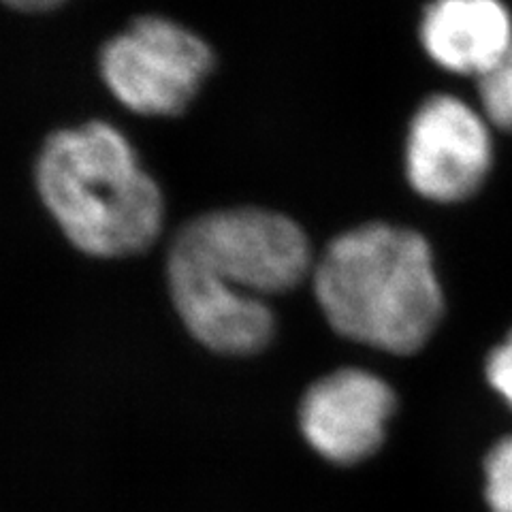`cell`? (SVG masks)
Segmentation results:
<instances>
[{
    "label": "cell",
    "instance_id": "cell-4",
    "mask_svg": "<svg viewBox=\"0 0 512 512\" xmlns=\"http://www.w3.org/2000/svg\"><path fill=\"white\" fill-rule=\"evenodd\" d=\"M210 45L171 20L139 18L101 54V75L135 114L175 116L188 107L212 71Z\"/></svg>",
    "mask_w": 512,
    "mask_h": 512
},
{
    "label": "cell",
    "instance_id": "cell-10",
    "mask_svg": "<svg viewBox=\"0 0 512 512\" xmlns=\"http://www.w3.org/2000/svg\"><path fill=\"white\" fill-rule=\"evenodd\" d=\"M487 378L491 382V387L512 406V331L508 338L491 352V357L487 361Z\"/></svg>",
    "mask_w": 512,
    "mask_h": 512
},
{
    "label": "cell",
    "instance_id": "cell-6",
    "mask_svg": "<svg viewBox=\"0 0 512 512\" xmlns=\"http://www.w3.org/2000/svg\"><path fill=\"white\" fill-rule=\"evenodd\" d=\"M395 399L387 382L361 370L318 380L303 397L301 429L316 451L335 463H355L382 442Z\"/></svg>",
    "mask_w": 512,
    "mask_h": 512
},
{
    "label": "cell",
    "instance_id": "cell-2",
    "mask_svg": "<svg viewBox=\"0 0 512 512\" xmlns=\"http://www.w3.org/2000/svg\"><path fill=\"white\" fill-rule=\"evenodd\" d=\"M314 293L344 338L397 355L419 350L444 310L427 239L382 222L333 239L314 267Z\"/></svg>",
    "mask_w": 512,
    "mask_h": 512
},
{
    "label": "cell",
    "instance_id": "cell-11",
    "mask_svg": "<svg viewBox=\"0 0 512 512\" xmlns=\"http://www.w3.org/2000/svg\"><path fill=\"white\" fill-rule=\"evenodd\" d=\"M0 3H5L13 9H20V11H47V9H54V7L62 5L64 0H0Z\"/></svg>",
    "mask_w": 512,
    "mask_h": 512
},
{
    "label": "cell",
    "instance_id": "cell-7",
    "mask_svg": "<svg viewBox=\"0 0 512 512\" xmlns=\"http://www.w3.org/2000/svg\"><path fill=\"white\" fill-rule=\"evenodd\" d=\"M419 35L442 69L480 79L512 50V18L502 0H434Z\"/></svg>",
    "mask_w": 512,
    "mask_h": 512
},
{
    "label": "cell",
    "instance_id": "cell-9",
    "mask_svg": "<svg viewBox=\"0 0 512 512\" xmlns=\"http://www.w3.org/2000/svg\"><path fill=\"white\" fill-rule=\"evenodd\" d=\"M487 502L493 512H512V438L502 440L487 457Z\"/></svg>",
    "mask_w": 512,
    "mask_h": 512
},
{
    "label": "cell",
    "instance_id": "cell-8",
    "mask_svg": "<svg viewBox=\"0 0 512 512\" xmlns=\"http://www.w3.org/2000/svg\"><path fill=\"white\" fill-rule=\"evenodd\" d=\"M478 92L487 120L512 131V50L480 77Z\"/></svg>",
    "mask_w": 512,
    "mask_h": 512
},
{
    "label": "cell",
    "instance_id": "cell-3",
    "mask_svg": "<svg viewBox=\"0 0 512 512\" xmlns=\"http://www.w3.org/2000/svg\"><path fill=\"white\" fill-rule=\"evenodd\" d=\"M37 186L69 242L92 256L146 250L163 227V195L128 139L105 122L54 133L37 160Z\"/></svg>",
    "mask_w": 512,
    "mask_h": 512
},
{
    "label": "cell",
    "instance_id": "cell-1",
    "mask_svg": "<svg viewBox=\"0 0 512 512\" xmlns=\"http://www.w3.org/2000/svg\"><path fill=\"white\" fill-rule=\"evenodd\" d=\"M312 267L299 224L259 207L203 214L175 235L167 278L195 338L222 355H252L274 335L267 295L291 291Z\"/></svg>",
    "mask_w": 512,
    "mask_h": 512
},
{
    "label": "cell",
    "instance_id": "cell-5",
    "mask_svg": "<svg viewBox=\"0 0 512 512\" xmlns=\"http://www.w3.org/2000/svg\"><path fill=\"white\" fill-rule=\"evenodd\" d=\"M493 160L485 118L466 101L438 94L416 111L406 143V171L425 199L455 203L483 186Z\"/></svg>",
    "mask_w": 512,
    "mask_h": 512
}]
</instances>
